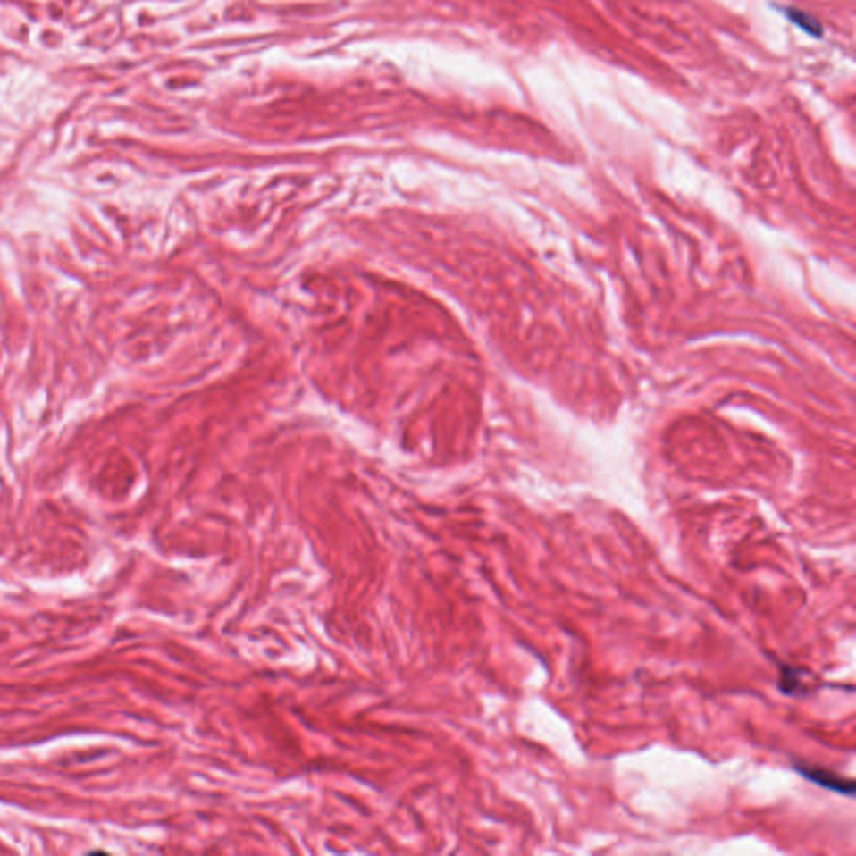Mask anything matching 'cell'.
<instances>
[{"label": "cell", "mask_w": 856, "mask_h": 856, "mask_svg": "<svg viewBox=\"0 0 856 856\" xmlns=\"http://www.w3.org/2000/svg\"><path fill=\"white\" fill-rule=\"evenodd\" d=\"M794 768L804 779L815 783V785L828 790V792L846 794L850 798L855 796L856 785L853 779L843 778V776L833 773L827 768H818V766L796 765Z\"/></svg>", "instance_id": "cell-1"}, {"label": "cell", "mask_w": 856, "mask_h": 856, "mask_svg": "<svg viewBox=\"0 0 856 856\" xmlns=\"http://www.w3.org/2000/svg\"><path fill=\"white\" fill-rule=\"evenodd\" d=\"M801 671L794 667H783L781 669V677H779V689L785 694H801L804 692L803 684H801Z\"/></svg>", "instance_id": "cell-2"}]
</instances>
